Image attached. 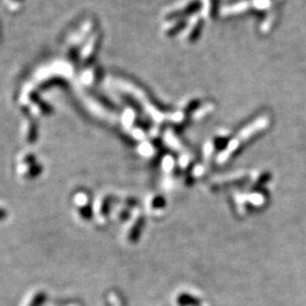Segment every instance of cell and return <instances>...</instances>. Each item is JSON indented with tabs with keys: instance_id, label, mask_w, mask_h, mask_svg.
<instances>
[{
	"instance_id": "1",
	"label": "cell",
	"mask_w": 306,
	"mask_h": 306,
	"mask_svg": "<svg viewBox=\"0 0 306 306\" xmlns=\"http://www.w3.org/2000/svg\"><path fill=\"white\" fill-rule=\"evenodd\" d=\"M43 299H44V295L43 294L36 295L34 300H33V303H32V306H40V304L43 302Z\"/></svg>"
}]
</instances>
